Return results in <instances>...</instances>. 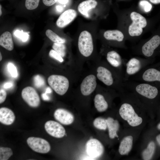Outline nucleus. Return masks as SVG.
Masks as SVG:
<instances>
[{
    "instance_id": "obj_28",
    "label": "nucleus",
    "mask_w": 160,
    "mask_h": 160,
    "mask_svg": "<svg viewBox=\"0 0 160 160\" xmlns=\"http://www.w3.org/2000/svg\"><path fill=\"white\" fill-rule=\"evenodd\" d=\"M12 154V151L10 148L7 147H0V160H7Z\"/></svg>"
},
{
    "instance_id": "obj_13",
    "label": "nucleus",
    "mask_w": 160,
    "mask_h": 160,
    "mask_svg": "<svg viewBox=\"0 0 160 160\" xmlns=\"http://www.w3.org/2000/svg\"><path fill=\"white\" fill-rule=\"evenodd\" d=\"M22 97L23 100L31 107L35 108L40 103L39 96L35 89L31 87H27L22 90Z\"/></svg>"
},
{
    "instance_id": "obj_2",
    "label": "nucleus",
    "mask_w": 160,
    "mask_h": 160,
    "mask_svg": "<svg viewBox=\"0 0 160 160\" xmlns=\"http://www.w3.org/2000/svg\"><path fill=\"white\" fill-rule=\"evenodd\" d=\"M123 85L135 94L146 109L151 106L159 93L160 88L148 83L127 81Z\"/></svg>"
},
{
    "instance_id": "obj_18",
    "label": "nucleus",
    "mask_w": 160,
    "mask_h": 160,
    "mask_svg": "<svg viewBox=\"0 0 160 160\" xmlns=\"http://www.w3.org/2000/svg\"><path fill=\"white\" fill-rule=\"evenodd\" d=\"M133 137L131 135L124 137L120 143L119 152L121 155H127L132 149L133 143Z\"/></svg>"
},
{
    "instance_id": "obj_20",
    "label": "nucleus",
    "mask_w": 160,
    "mask_h": 160,
    "mask_svg": "<svg viewBox=\"0 0 160 160\" xmlns=\"http://www.w3.org/2000/svg\"><path fill=\"white\" fill-rule=\"evenodd\" d=\"M15 119V115L11 110L6 107L0 108V121L1 123L9 125L13 123Z\"/></svg>"
},
{
    "instance_id": "obj_25",
    "label": "nucleus",
    "mask_w": 160,
    "mask_h": 160,
    "mask_svg": "<svg viewBox=\"0 0 160 160\" xmlns=\"http://www.w3.org/2000/svg\"><path fill=\"white\" fill-rule=\"evenodd\" d=\"M155 148V143L152 141L149 142L146 148L142 152V159L144 160H151L154 155Z\"/></svg>"
},
{
    "instance_id": "obj_19",
    "label": "nucleus",
    "mask_w": 160,
    "mask_h": 160,
    "mask_svg": "<svg viewBox=\"0 0 160 160\" xmlns=\"http://www.w3.org/2000/svg\"><path fill=\"white\" fill-rule=\"evenodd\" d=\"M94 101L95 107L99 112H104L108 108V102L103 94L98 93L96 94Z\"/></svg>"
},
{
    "instance_id": "obj_42",
    "label": "nucleus",
    "mask_w": 160,
    "mask_h": 160,
    "mask_svg": "<svg viewBox=\"0 0 160 160\" xmlns=\"http://www.w3.org/2000/svg\"><path fill=\"white\" fill-rule=\"evenodd\" d=\"M156 140L160 146V134L156 136Z\"/></svg>"
},
{
    "instance_id": "obj_39",
    "label": "nucleus",
    "mask_w": 160,
    "mask_h": 160,
    "mask_svg": "<svg viewBox=\"0 0 160 160\" xmlns=\"http://www.w3.org/2000/svg\"><path fill=\"white\" fill-rule=\"evenodd\" d=\"M46 93L42 94L41 95V97L43 100H48L49 99V97L47 95Z\"/></svg>"
},
{
    "instance_id": "obj_14",
    "label": "nucleus",
    "mask_w": 160,
    "mask_h": 160,
    "mask_svg": "<svg viewBox=\"0 0 160 160\" xmlns=\"http://www.w3.org/2000/svg\"><path fill=\"white\" fill-rule=\"evenodd\" d=\"M86 148L87 154L93 159L101 156L104 151L102 144L96 139L88 140L86 143Z\"/></svg>"
},
{
    "instance_id": "obj_46",
    "label": "nucleus",
    "mask_w": 160,
    "mask_h": 160,
    "mask_svg": "<svg viewBox=\"0 0 160 160\" xmlns=\"http://www.w3.org/2000/svg\"><path fill=\"white\" fill-rule=\"evenodd\" d=\"M1 8V5H0V16H1L2 14Z\"/></svg>"
},
{
    "instance_id": "obj_12",
    "label": "nucleus",
    "mask_w": 160,
    "mask_h": 160,
    "mask_svg": "<svg viewBox=\"0 0 160 160\" xmlns=\"http://www.w3.org/2000/svg\"><path fill=\"white\" fill-rule=\"evenodd\" d=\"M160 45V36L155 35L143 45L140 49L141 53L147 58L152 59Z\"/></svg>"
},
{
    "instance_id": "obj_7",
    "label": "nucleus",
    "mask_w": 160,
    "mask_h": 160,
    "mask_svg": "<svg viewBox=\"0 0 160 160\" xmlns=\"http://www.w3.org/2000/svg\"><path fill=\"white\" fill-rule=\"evenodd\" d=\"M78 46L79 52L83 56L88 57L92 55L94 50V44L92 36L89 32L84 31L81 33Z\"/></svg>"
},
{
    "instance_id": "obj_9",
    "label": "nucleus",
    "mask_w": 160,
    "mask_h": 160,
    "mask_svg": "<svg viewBox=\"0 0 160 160\" xmlns=\"http://www.w3.org/2000/svg\"><path fill=\"white\" fill-rule=\"evenodd\" d=\"M97 78L94 74H89L85 76L82 80L79 86L81 94L88 96L91 94L97 87Z\"/></svg>"
},
{
    "instance_id": "obj_8",
    "label": "nucleus",
    "mask_w": 160,
    "mask_h": 160,
    "mask_svg": "<svg viewBox=\"0 0 160 160\" xmlns=\"http://www.w3.org/2000/svg\"><path fill=\"white\" fill-rule=\"evenodd\" d=\"M130 16L132 22L129 27V34L132 36H139L143 32V28L147 25L146 20L142 15L135 12H132Z\"/></svg>"
},
{
    "instance_id": "obj_31",
    "label": "nucleus",
    "mask_w": 160,
    "mask_h": 160,
    "mask_svg": "<svg viewBox=\"0 0 160 160\" xmlns=\"http://www.w3.org/2000/svg\"><path fill=\"white\" fill-rule=\"evenodd\" d=\"M14 34L15 36L20 39L23 42L27 41L29 37L28 33L24 32L23 30L20 31L17 30L15 31Z\"/></svg>"
},
{
    "instance_id": "obj_29",
    "label": "nucleus",
    "mask_w": 160,
    "mask_h": 160,
    "mask_svg": "<svg viewBox=\"0 0 160 160\" xmlns=\"http://www.w3.org/2000/svg\"><path fill=\"white\" fill-rule=\"evenodd\" d=\"M53 49L59 53L62 57L66 54V47L63 44L54 42L52 46Z\"/></svg>"
},
{
    "instance_id": "obj_36",
    "label": "nucleus",
    "mask_w": 160,
    "mask_h": 160,
    "mask_svg": "<svg viewBox=\"0 0 160 160\" xmlns=\"http://www.w3.org/2000/svg\"><path fill=\"white\" fill-rule=\"evenodd\" d=\"M7 96L6 91L3 89L0 90V103H1L4 101Z\"/></svg>"
},
{
    "instance_id": "obj_44",
    "label": "nucleus",
    "mask_w": 160,
    "mask_h": 160,
    "mask_svg": "<svg viewBox=\"0 0 160 160\" xmlns=\"http://www.w3.org/2000/svg\"><path fill=\"white\" fill-rule=\"evenodd\" d=\"M51 91H52L50 88L49 87H48L47 88L45 93L46 94L50 93L51 92Z\"/></svg>"
},
{
    "instance_id": "obj_38",
    "label": "nucleus",
    "mask_w": 160,
    "mask_h": 160,
    "mask_svg": "<svg viewBox=\"0 0 160 160\" xmlns=\"http://www.w3.org/2000/svg\"><path fill=\"white\" fill-rule=\"evenodd\" d=\"M13 86V84L10 82H7L4 84V87L5 88H9Z\"/></svg>"
},
{
    "instance_id": "obj_22",
    "label": "nucleus",
    "mask_w": 160,
    "mask_h": 160,
    "mask_svg": "<svg viewBox=\"0 0 160 160\" xmlns=\"http://www.w3.org/2000/svg\"><path fill=\"white\" fill-rule=\"evenodd\" d=\"M106 120L110 138L113 139L116 137H118L117 133L119 127L118 121L111 117L108 118Z\"/></svg>"
},
{
    "instance_id": "obj_6",
    "label": "nucleus",
    "mask_w": 160,
    "mask_h": 160,
    "mask_svg": "<svg viewBox=\"0 0 160 160\" xmlns=\"http://www.w3.org/2000/svg\"><path fill=\"white\" fill-rule=\"evenodd\" d=\"M48 82L55 92L60 95H63L67 92L70 86L68 79L62 75H52L48 77Z\"/></svg>"
},
{
    "instance_id": "obj_43",
    "label": "nucleus",
    "mask_w": 160,
    "mask_h": 160,
    "mask_svg": "<svg viewBox=\"0 0 160 160\" xmlns=\"http://www.w3.org/2000/svg\"><path fill=\"white\" fill-rule=\"evenodd\" d=\"M152 3L157 4L160 3V0H149Z\"/></svg>"
},
{
    "instance_id": "obj_17",
    "label": "nucleus",
    "mask_w": 160,
    "mask_h": 160,
    "mask_svg": "<svg viewBox=\"0 0 160 160\" xmlns=\"http://www.w3.org/2000/svg\"><path fill=\"white\" fill-rule=\"evenodd\" d=\"M76 10L69 9L64 11L59 16L56 21V25L60 28H63L72 22L77 16Z\"/></svg>"
},
{
    "instance_id": "obj_23",
    "label": "nucleus",
    "mask_w": 160,
    "mask_h": 160,
    "mask_svg": "<svg viewBox=\"0 0 160 160\" xmlns=\"http://www.w3.org/2000/svg\"><path fill=\"white\" fill-rule=\"evenodd\" d=\"M0 45L8 50H13V43L11 34L9 32H5L1 36Z\"/></svg>"
},
{
    "instance_id": "obj_45",
    "label": "nucleus",
    "mask_w": 160,
    "mask_h": 160,
    "mask_svg": "<svg viewBox=\"0 0 160 160\" xmlns=\"http://www.w3.org/2000/svg\"><path fill=\"white\" fill-rule=\"evenodd\" d=\"M157 128L159 130H160V122L158 124Z\"/></svg>"
},
{
    "instance_id": "obj_21",
    "label": "nucleus",
    "mask_w": 160,
    "mask_h": 160,
    "mask_svg": "<svg viewBox=\"0 0 160 160\" xmlns=\"http://www.w3.org/2000/svg\"><path fill=\"white\" fill-rule=\"evenodd\" d=\"M97 2L95 0H87L79 4L78 7V11L87 17H89L88 12L96 7Z\"/></svg>"
},
{
    "instance_id": "obj_4",
    "label": "nucleus",
    "mask_w": 160,
    "mask_h": 160,
    "mask_svg": "<svg viewBox=\"0 0 160 160\" xmlns=\"http://www.w3.org/2000/svg\"><path fill=\"white\" fill-rule=\"evenodd\" d=\"M133 78L135 80L151 84L160 88V63L147 66Z\"/></svg>"
},
{
    "instance_id": "obj_34",
    "label": "nucleus",
    "mask_w": 160,
    "mask_h": 160,
    "mask_svg": "<svg viewBox=\"0 0 160 160\" xmlns=\"http://www.w3.org/2000/svg\"><path fill=\"white\" fill-rule=\"evenodd\" d=\"M49 55L50 57L56 60L60 63H62L64 61L63 57L54 49H51L50 50Z\"/></svg>"
},
{
    "instance_id": "obj_40",
    "label": "nucleus",
    "mask_w": 160,
    "mask_h": 160,
    "mask_svg": "<svg viewBox=\"0 0 160 160\" xmlns=\"http://www.w3.org/2000/svg\"><path fill=\"white\" fill-rule=\"evenodd\" d=\"M56 9L58 11L61 12L63 11V7L61 6L57 5L56 7Z\"/></svg>"
},
{
    "instance_id": "obj_16",
    "label": "nucleus",
    "mask_w": 160,
    "mask_h": 160,
    "mask_svg": "<svg viewBox=\"0 0 160 160\" xmlns=\"http://www.w3.org/2000/svg\"><path fill=\"white\" fill-rule=\"evenodd\" d=\"M54 117L61 123L65 125L72 124L74 120L73 114L68 110L63 108L56 109L54 114Z\"/></svg>"
},
{
    "instance_id": "obj_1",
    "label": "nucleus",
    "mask_w": 160,
    "mask_h": 160,
    "mask_svg": "<svg viewBox=\"0 0 160 160\" xmlns=\"http://www.w3.org/2000/svg\"><path fill=\"white\" fill-rule=\"evenodd\" d=\"M120 93L121 102L119 113L121 117L132 127L140 125L143 122V119L137 113L138 111L146 108L132 92L126 93L124 91Z\"/></svg>"
},
{
    "instance_id": "obj_3",
    "label": "nucleus",
    "mask_w": 160,
    "mask_h": 160,
    "mask_svg": "<svg viewBox=\"0 0 160 160\" xmlns=\"http://www.w3.org/2000/svg\"><path fill=\"white\" fill-rule=\"evenodd\" d=\"M97 79L108 88L118 91L124 92L123 86L124 77L111 67L106 62L97 63L96 69Z\"/></svg>"
},
{
    "instance_id": "obj_47",
    "label": "nucleus",
    "mask_w": 160,
    "mask_h": 160,
    "mask_svg": "<svg viewBox=\"0 0 160 160\" xmlns=\"http://www.w3.org/2000/svg\"><path fill=\"white\" fill-rule=\"evenodd\" d=\"M0 60L1 61L2 60V56H1V52L0 53Z\"/></svg>"
},
{
    "instance_id": "obj_11",
    "label": "nucleus",
    "mask_w": 160,
    "mask_h": 160,
    "mask_svg": "<svg viewBox=\"0 0 160 160\" xmlns=\"http://www.w3.org/2000/svg\"><path fill=\"white\" fill-rule=\"evenodd\" d=\"M27 142L32 150L38 153H46L48 152L51 149L48 142L42 138L30 137L27 139Z\"/></svg>"
},
{
    "instance_id": "obj_15",
    "label": "nucleus",
    "mask_w": 160,
    "mask_h": 160,
    "mask_svg": "<svg viewBox=\"0 0 160 160\" xmlns=\"http://www.w3.org/2000/svg\"><path fill=\"white\" fill-rule=\"evenodd\" d=\"M44 128L48 134L55 137L62 138L65 135V131L64 127L54 121H47L44 125Z\"/></svg>"
},
{
    "instance_id": "obj_35",
    "label": "nucleus",
    "mask_w": 160,
    "mask_h": 160,
    "mask_svg": "<svg viewBox=\"0 0 160 160\" xmlns=\"http://www.w3.org/2000/svg\"><path fill=\"white\" fill-rule=\"evenodd\" d=\"M34 83L35 85L37 87H41L43 86L45 83L44 79L39 75H37L34 78Z\"/></svg>"
},
{
    "instance_id": "obj_5",
    "label": "nucleus",
    "mask_w": 160,
    "mask_h": 160,
    "mask_svg": "<svg viewBox=\"0 0 160 160\" xmlns=\"http://www.w3.org/2000/svg\"><path fill=\"white\" fill-rule=\"evenodd\" d=\"M153 60L147 58L143 59L132 57L125 64L126 70L124 74V82L128 81L130 77L139 72L143 68L153 63Z\"/></svg>"
},
{
    "instance_id": "obj_27",
    "label": "nucleus",
    "mask_w": 160,
    "mask_h": 160,
    "mask_svg": "<svg viewBox=\"0 0 160 160\" xmlns=\"http://www.w3.org/2000/svg\"><path fill=\"white\" fill-rule=\"evenodd\" d=\"M94 126L96 128L102 130H105L107 128L106 120L102 117L96 118L93 122Z\"/></svg>"
},
{
    "instance_id": "obj_26",
    "label": "nucleus",
    "mask_w": 160,
    "mask_h": 160,
    "mask_svg": "<svg viewBox=\"0 0 160 160\" xmlns=\"http://www.w3.org/2000/svg\"><path fill=\"white\" fill-rule=\"evenodd\" d=\"M46 34L50 40L54 42L64 44L65 42L64 39L61 38L50 29H48L46 31Z\"/></svg>"
},
{
    "instance_id": "obj_32",
    "label": "nucleus",
    "mask_w": 160,
    "mask_h": 160,
    "mask_svg": "<svg viewBox=\"0 0 160 160\" xmlns=\"http://www.w3.org/2000/svg\"><path fill=\"white\" fill-rule=\"evenodd\" d=\"M139 4L140 8L145 12H148L152 9V5L146 0H142L140 1Z\"/></svg>"
},
{
    "instance_id": "obj_10",
    "label": "nucleus",
    "mask_w": 160,
    "mask_h": 160,
    "mask_svg": "<svg viewBox=\"0 0 160 160\" xmlns=\"http://www.w3.org/2000/svg\"><path fill=\"white\" fill-rule=\"evenodd\" d=\"M106 58L107 63L124 77L123 68L125 63L120 55L115 50H110L106 53Z\"/></svg>"
},
{
    "instance_id": "obj_41",
    "label": "nucleus",
    "mask_w": 160,
    "mask_h": 160,
    "mask_svg": "<svg viewBox=\"0 0 160 160\" xmlns=\"http://www.w3.org/2000/svg\"><path fill=\"white\" fill-rule=\"evenodd\" d=\"M69 0H58V1L60 3L63 4H65L68 3Z\"/></svg>"
},
{
    "instance_id": "obj_30",
    "label": "nucleus",
    "mask_w": 160,
    "mask_h": 160,
    "mask_svg": "<svg viewBox=\"0 0 160 160\" xmlns=\"http://www.w3.org/2000/svg\"><path fill=\"white\" fill-rule=\"evenodd\" d=\"M40 0H25V6L28 10H33L38 6Z\"/></svg>"
},
{
    "instance_id": "obj_33",
    "label": "nucleus",
    "mask_w": 160,
    "mask_h": 160,
    "mask_svg": "<svg viewBox=\"0 0 160 160\" xmlns=\"http://www.w3.org/2000/svg\"><path fill=\"white\" fill-rule=\"evenodd\" d=\"M7 68L11 76L14 78H16L18 75L17 68L13 64L9 62L7 65Z\"/></svg>"
},
{
    "instance_id": "obj_37",
    "label": "nucleus",
    "mask_w": 160,
    "mask_h": 160,
    "mask_svg": "<svg viewBox=\"0 0 160 160\" xmlns=\"http://www.w3.org/2000/svg\"><path fill=\"white\" fill-rule=\"evenodd\" d=\"M58 0H42L44 4L47 6H51L54 4Z\"/></svg>"
},
{
    "instance_id": "obj_24",
    "label": "nucleus",
    "mask_w": 160,
    "mask_h": 160,
    "mask_svg": "<svg viewBox=\"0 0 160 160\" xmlns=\"http://www.w3.org/2000/svg\"><path fill=\"white\" fill-rule=\"evenodd\" d=\"M103 36L107 40L115 41L119 42L122 41L124 37L121 31L116 30H107L104 33Z\"/></svg>"
}]
</instances>
